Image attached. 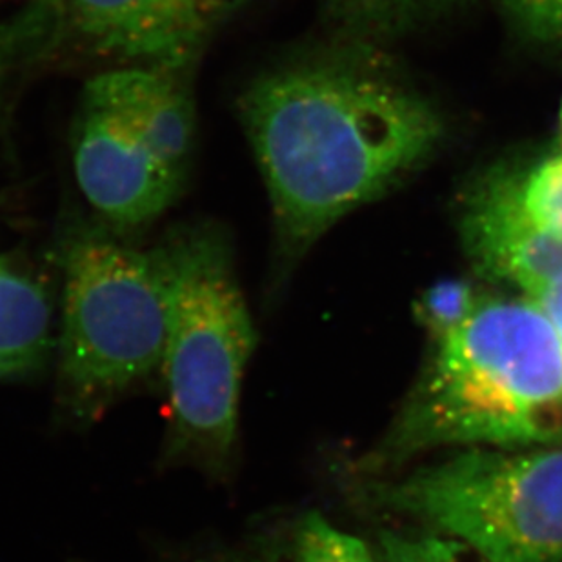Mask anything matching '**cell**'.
Returning a JSON list of instances; mask_svg holds the SVG:
<instances>
[{
  "mask_svg": "<svg viewBox=\"0 0 562 562\" xmlns=\"http://www.w3.org/2000/svg\"><path fill=\"white\" fill-rule=\"evenodd\" d=\"M526 37L562 48V0H501Z\"/></svg>",
  "mask_w": 562,
  "mask_h": 562,
  "instance_id": "obj_15",
  "label": "cell"
},
{
  "mask_svg": "<svg viewBox=\"0 0 562 562\" xmlns=\"http://www.w3.org/2000/svg\"><path fill=\"white\" fill-rule=\"evenodd\" d=\"M559 126H561V138H562V104H561V112H559Z\"/></svg>",
  "mask_w": 562,
  "mask_h": 562,
  "instance_id": "obj_18",
  "label": "cell"
},
{
  "mask_svg": "<svg viewBox=\"0 0 562 562\" xmlns=\"http://www.w3.org/2000/svg\"><path fill=\"white\" fill-rule=\"evenodd\" d=\"M331 38L384 48L475 0H321Z\"/></svg>",
  "mask_w": 562,
  "mask_h": 562,
  "instance_id": "obj_10",
  "label": "cell"
},
{
  "mask_svg": "<svg viewBox=\"0 0 562 562\" xmlns=\"http://www.w3.org/2000/svg\"><path fill=\"white\" fill-rule=\"evenodd\" d=\"M239 115L284 270L340 218L408 181L446 137L436 102L381 48L331 37L260 71Z\"/></svg>",
  "mask_w": 562,
  "mask_h": 562,
  "instance_id": "obj_1",
  "label": "cell"
},
{
  "mask_svg": "<svg viewBox=\"0 0 562 562\" xmlns=\"http://www.w3.org/2000/svg\"><path fill=\"white\" fill-rule=\"evenodd\" d=\"M530 301L544 313L548 323L552 324L562 350V277H559L558 281H553L552 284H548L541 293H537L536 297H531Z\"/></svg>",
  "mask_w": 562,
  "mask_h": 562,
  "instance_id": "obj_16",
  "label": "cell"
},
{
  "mask_svg": "<svg viewBox=\"0 0 562 562\" xmlns=\"http://www.w3.org/2000/svg\"><path fill=\"white\" fill-rule=\"evenodd\" d=\"M367 495L488 562H562V445L462 448Z\"/></svg>",
  "mask_w": 562,
  "mask_h": 562,
  "instance_id": "obj_6",
  "label": "cell"
},
{
  "mask_svg": "<svg viewBox=\"0 0 562 562\" xmlns=\"http://www.w3.org/2000/svg\"><path fill=\"white\" fill-rule=\"evenodd\" d=\"M520 210L531 224L562 240V154L512 170Z\"/></svg>",
  "mask_w": 562,
  "mask_h": 562,
  "instance_id": "obj_11",
  "label": "cell"
},
{
  "mask_svg": "<svg viewBox=\"0 0 562 562\" xmlns=\"http://www.w3.org/2000/svg\"><path fill=\"white\" fill-rule=\"evenodd\" d=\"M54 304L43 282L0 260V381L32 375L54 345Z\"/></svg>",
  "mask_w": 562,
  "mask_h": 562,
  "instance_id": "obj_9",
  "label": "cell"
},
{
  "mask_svg": "<svg viewBox=\"0 0 562 562\" xmlns=\"http://www.w3.org/2000/svg\"><path fill=\"white\" fill-rule=\"evenodd\" d=\"M376 553L382 562H488L467 544L431 531H381Z\"/></svg>",
  "mask_w": 562,
  "mask_h": 562,
  "instance_id": "obj_13",
  "label": "cell"
},
{
  "mask_svg": "<svg viewBox=\"0 0 562 562\" xmlns=\"http://www.w3.org/2000/svg\"><path fill=\"white\" fill-rule=\"evenodd\" d=\"M160 243L170 273V324L160 367L168 398L166 456L173 464L226 477L257 331L223 229L184 226Z\"/></svg>",
  "mask_w": 562,
  "mask_h": 562,
  "instance_id": "obj_3",
  "label": "cell"
},
{
  "mask_svg": "<svg viewBox=\"0 0 562 562\" xmlns=\"http://www.w3.org/2000/svg\"><path fill=\"white\" fill-rule=\"evenodd\" d=\"M250 0H27L0 24V82L60 60L195 69Z\"/></svg>",
  "mask_w": 562,
  "mask_h": 562,
  "instance_id": "obj_7",
  "label": "cell"
},
{
  "mask_svg": "<svg viewBox=\"0 0 562 562\" xmlns=\"http://www.w3.org/2000/svg\"><path fill=\"white\" fill-rule=\"evenodd\" d=\"M461 237L477 276L536 297L562 277V240L530 223L515 195L512 168L484 176L468 191Z\"/></svg>",
  "mask_w": 562,
  "mask_h": 562,
  "instance_id": "obj_8",
  "label": "cell"
},
{
  "mask_svg": "<svg viewBox=\"0 0 562 562\" xmlns=\"http://www.w3.org/2000/svg\"><path fill=\"white\" fill-rule=\"evenodd\" d=\"M483 303L477 290L464 281L439 282L420 297L419 317L431 337L448 334Z\"/></svg>",
  "mask_w": 562,
  "mask_h": 562,
  "instance_id": "obj_14",
  "label": "cell"
},
{
  "mask_svg": "<svg viewBox=\"0 0 562 562\" xmlns=\"http://www.w3.org/2000/svg\"><path fill=\"white\" fill-rule=\"evenodd\" d=\"M191 74L113 66L86 82L71 130L75 181L119 237L149 228L187 190L196 144Z\"/></svg>",
  "mask_w": 562,
  "mask_h": 562,
  "instance_id": "obj_4",
  "label": "cell"
},
{
  "mask_svg": "<svg viewBox=\"0 0 562 562\" xmlns=\"http://www.w3.org/2000/svg\"><path fill=\"white\" fill-rule=\"evenodd\" d=\"M434 342L379 461L436 448L562 445V350L530 299H483Z\"/></svg>",
  "mask_w": 562,
  "mask_h": 562,
  "instance_id": "obj_2",
  "label": "cell"
},
{
  "mask_svg": "<svg viewBox=\"0 0 562 562\" xmlns=\"http://www.w3.org/2000/svg\"><path fill=\"white\" fill-rule=\"evenodd\" d=\"M218 562H268V561H262V559L245 558V559H229V561H218Z\"/></svg>",
  "mask_w": 562,
  "mask_h": 562,
  "instance_id": "obj_17",
  "label": "cell"
},
{
  "mask_svg": "<svg viewBox=\"0 0 562 562\" xmlns=\"http://www.w3.org/2000/svg\"><path fill=\"white\" fill-rule=\"evenodd\" d=\"M290 562H382L367 542L310 512L293 528Z\"/></svg>",
  "mask_w": 562,
  "mask_h": 562,
  "instance_id": "obj_12",
  "label": "cell"
},
{
  "mask_svg": "<svg viewBox=\"0 0 562 562\" xmlns=\"http://www.w3.org/2000/svg\"><path fill=\"white\" fill-rule=\"evenodd\" d=\"M63 271L59 372L77 419H95L160 373L170 324L162 243L143 248L102 224L69 229Z\"/></svg>",
  "mask_w": 562,
  "mask_h": 562,
  "instance_id": "obj_5",
  "label": "cell"
}]
</instances>
